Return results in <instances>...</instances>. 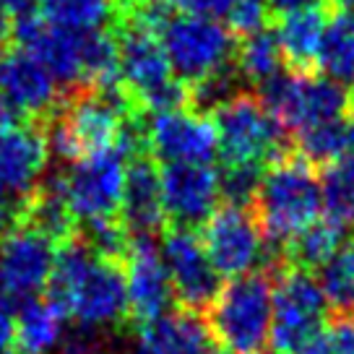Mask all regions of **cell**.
Wrapping results in <instances>:
<instances>
[{"label":"cell","mask_w":354,"mask_h":354,"mask_svg":"<svg viewBox=\"0 0 354 354\" xmlns=\"http://www.w3.org/2000/svg\"><path fill=\"white\" fill-rule=\"evenodd\" d=\"M336 6L342 8V11H349L354 13V0H336Z\"/></svg>","instance_id":"obj_40"},{"label":"cell","mask_w":354,"mask_h":354,"mask_svg":"<svg viewBox=\"0 0 354 354\" xmlns=\"http://www.w3.org/2000/svg\"><path fill=\"white\" fill-rule=\"evenodd\" d=\"M11 224H21L26 230L42 234L50 243H55L57 248L68 243V240L78 237V219L73 216L71 206H68L60 175L53 177L50 183H39L26 198L19 201Z\"/></svg>","instance_id":"obj_20"},{"label":"cell","mask_w":354,"mask_h":354,"mask_svg":"<svg viewBox=\"0 0 354 354\" xmlns=\"http://www.w3.org/2000/svg\"><path fill=\"white\" fill-rule=\"evenodd\" d=\"M156 32L175 76L188 88L234 68V34L214 16L165 11Z\"/></svg>","instance_id":"obj_4"},{"label":"cell","mask_w":354,"mask_h":354,"mask_svg":"<svg viewBox=\"0 0 354 354\" xmlns=\"http://www.w3.org/2000/svg\"><path fill=\"white\" fill-rule=\"evenodd\" d=\"M323 211L342 227L354 224V154L326 167L321 177Z\"/></svg>","instance_id":"obj_28"},{"label":"cell","mask_w":354,"mask_h":354,"mask_svg":"<svg viewBox=\"0 0 354 354\" xmlns=\"http://www.w3.org/2000/svg\"><path fill=\"white\" fill-rule=\"evenodd\" d=\"M34 8H37L34 0H0V11L8 13L13 21L21 19V16H26V13H32Z\"/></svg>","instance_id":"obj_35"},{"label":"cell","mask_w":354,"mask_h":354,"mask_svg":"<svg viewBox=\"0 0 354 354\" xmlns=\"http://www.w3.org/2000/svg\"><path fill=\"white\" fill-rule=\"evenodd\" d=\"M328 323V302L318 279L305 268H281L274 284L271 344L277 354H295Z\"/></svg>","instance_id":"obj_8"},{"label":"cell","mask_w":354,"mask_h":354,"mask_svg":"<svg viewBox=\"0 0 354 354\" xmlns=\"http://www.w3.org/2000/svg\"><path fill=\"white\" fill-rule=\"evenodd\" d=\"M13 125H16V112H13V107L8 102L0 97V136L6 131H11Z\"/></svg>","instance_id":"obj_37"},{"label":"cell","mask_w":354,"mask_h":354,"mask_svg":"<svg viewBox=\"0 0 354 354\" xmlns=\"http://www.w3.org/2000/svg\"><path fill=\"white\" fill-rule=\"evenodd\" d=\"M57 245L42 234L11 224L0 234V292L8 299L37 297L53 277Z\"/></svg>","instance_id":"obj_14"},{"label":"cell","mask_w":354,"mask_h":354,"mask_svg":"<svg viewBox=\"0 0 354 354\" xmlns=\"http://www.w3.org/2000/svg\"><path fill=\"white\" fill-rule=\"evenodd\" d=\"M261 102L277 118L279 125L295 136L318 128L323 122L349 118L352 112V97L346 86L326 76H315L313 71H281L277 78L261 86Z\"/></svg>","instance_id":"obj_6"},{"label":"cell","mask_w":354,"mask_h":354,"mask_svg":"<svg viewBox=\"0 0 354 354\" xmlns=\"http://www.w3.org/2000/svg\"><path fill=\"white\" fill-rule=\"evenodd\" d=\"M37 13L55 29L102 32L115 19V0H37Z\"/></svg>","instance_id":"obj_24"},{"label":"cell","mask_w":354,"mask_h":354,"mask_svg":"<svg viewBox=\"0 0 354 354\" xmlns=\"http://www.w3.org/2000/svg\"><path fill=\"white\" fill-rule=\"evenodd\" d=\"M68 354H94V352L88 349L86 344H73V346L68 349Z\"/></svg>","instance_id":"obj_39"},{"label":"cell","mask_w":354,"mask_h":354,"mask_svg":"<svg viewBox=\"0 0 354 354\" xmlns=\"http://www.w3.org/2000/svg\"><path fill=\"white\" fill-rule=\"evenodd\" d=\"M81 237L94 250V255H100L102 261H112V263H125L133 243V234L128 232V227L122 224L120 216L88 221Z\"/></svg>","instance_id":"obj_29"},{"label":"cell","mask_w":354,"mask_h":354,"mask_svg":"<svg viewBox=\"0 0 354 354\" xmlns=\"http://www.w3.org/2000/svg\"><path fill=\"white\" fill-rule=\"evenodd\" d=\"M13 344V308L11 299L0 292V354L8 352Z\"/></svg>","instance_id":"obj_33"},{"label":"cell","mask_w":354,"mask_h":354,"mask_svg":"<svg viewBox=\"0 0 354 354\" xmlns=\"http://www.w3.org/2000/svg\"><path fill=\"white\" fill-rule=\"evenodd\" d=\"M274 318V284L263 271L230 279L209 305L214 342L227 354H263L271 342Z\"/></svg>","instance_id":"obj_5"},{"label":"cell","mask_w":354,"mask_h":354,"mask_svg":"<svg viewBox=\"0 0 354 354\" xmlns=\"http://www.w3.org/2000/svg\"><path fill=\"white\" fill-rule=\"evenodd\" d=\"M47 297L86 331L128 318V287L122 263L102 261L78 234L57 248Z\"/></svg>","instance_id":"obj_1"},{"label":"cell","mask_w":354,"mask_h":354,"mask_svg":"<svg viewBox=\"0 0 354 354\" xmlns=\"http://www.w3.org/2000/svg\"><path fill=\"white\" fill-rule=\"evenodd\" d=\"M68 313L53 297H29L13 315V342L21 354H50L63 339Z\"/></svg>","instance_id":"obj_21"},{"label":"cell","mask_w":354,"mask_h":354,"mask_svg":"<svg viewBox=\"0 0 354 354\" xmlns=\"http://www.w3.org/2000/svg\"><path fill=\"white\" fill-rule=\"evenodd\" d=\"M146 146L165 165H211L219 154L214 120L193 107L151 115L146 122Z\"/></svg>","instance_id":"obj_12"},{"label":"cell","mask_w":354,"mask_h":354,"mask_svg":"<svg viewBox=\"0 0 354 354\" xmlns=\"http://www.w3.org/2000/svg\"><path fill=\"white\" fill-rule=\"evenodd\" d=\"M201 240L219 277H248L268 261V245L258 230L253 211L243 206L224 203L214 211L203 224Z\"/></svg>","instance_id":"obj_10"},{"label":"cell","mask_w":354,"mask_h":354,"mask_svg":"<svg viewBox=\"0 0 354 354\" xmlns=\"http://www.w3.org/2000/svg\"><path fill=\"white\" fill-rule=\"evenodd\" d=\"M128 162L131 159L115 146L100 154L78 159L66 175H60L68 206L78 221L88 224V221L120 216Z\"/></svg>","instance_id":"obj_9"},{"label":"cell","mask_w":354,"mask_h":354,"mask_svg":"<svg viewBox=\"0 0 354 354\" xmlns=\"http://www.w3.org/2000/svg\"><path fill=\"white\" fill-rule=\"evenodd\" d=\"M274 16L271 11V0H237L232 6V11L227 13L230 29L237 34H253L266 29L268 19Z\"/></svg>","instance_id":"obj_31"},{"label":"cell","mask_w":354,"mask_h":354,"mask_svg":"<svg viewBox=\"0 0 354 354\" xmlns=\"http://www.w3.org/2000/svg\"><path fill=\"white\" fill-rule=\"evenodd\" d=\"M299 156L310 165L328 167L354 154V118L323 122L297 136Z\"/></svg>","instance_id":"obj_26"},{"label":"cell","mask_w":354,"mask_h":354,"mask_svg":"<svg viewBox=\"0 0 354 354\" xmlns=\"http://www.w3.org/2000/svg\"><path fill=\"white\" fill-rule=\"evenodd\" d=\"M250 206L266 245L287 248L302 230L321 219V180L302 156L284 154L266 167Z\"/></svg>","instance_id":"obj_2"},{"label":"cell","mask_w":354,"mask_h":354,"mask_svg":"<svg viewBox=\"0 0 354 354\" xmlns=\"http://www.w3.org/2000/svg\"><path fill=\"white\" fill-rule=\"evenodd\" d=\"M308 8H328V0H271V11L277 16L292 11H308Z\"/></svg>","instance_id":"obj_34"},{"label":"cell","mask_w":354,"mask_h":354,"mask_svg":"<svg viewBox=\"0 0 354 354\" xmlns=\"http://www.w3.org/2000/svg\"><path fill=\"white\" fill-rule=\"evenodd\" d=\"M162 261H165L167 277L172 284L180 308L188 310H209L214 297L219 295V274L211 263L209 253L203 248L201 234L188 227H167L162 234Z\"/></svg>","instance_id":"obj_11"},{"label":"cell","mask_w":354,"mask_h":354,"mask_svg":"<svg viewBox=\"0 0 354 354\" xmlns=\"http://www.w3.org/2000/svg\"><path fill=\"white\" fill-rule=\"evenodd\" d=\"M159 180L165 214L172 227H203L219 209V172L211 165H165Z\"/></svg>","instance_id":"obj_16"},{"label":"cell","mask_w":354,"mask_h":354,"mask_svg":"<svg viewBox=\"0 0 354 354\" xmlns=\"http://www.w3.org/2000/svg\"><path fill=\"white\" fill-rule=\"evenodd\" d=\"M47 156V131L37 122L13 125L11 131L0 136V185L11 198H16V203L39 185Z\"/></svg>","instance_id":"obj_17"},{"label":"cell","mask_w":354,"mask_h":354,"mask_svg":"<svg viewBox=\"0 0 354 354\" xmlns=\"http://www.w3.org/2000/svg\"><path fill=\"white\" fill-rule=\"evenodd\" d=\"M122 268H125V287H128V318L138 328L169 313L175 292L167 277L162 253L149 234H133L131 250Z\"/></svg>","instance_id":"obj_15"},{"label":"cell","mask_w":354,"mask_h":354,"mask_svg":"<svg viewBox=\"0 0 354 354\" xmlns=\"http://www.w3.org/2000/svg\"><path fill=\"white\" fill-rule=\"evenodd\" d=\"M237 0H185V8L188 13H203V16H227L232 11V6Z\"/></svg>","instance_id":"obj_32"},{"label":"cell","mask_w":354,"mask_h":354,"mask_svg":"<svg viewBox=\"0 0 354 354\" xmlns=\"http://www.w3.org/2000/svg\"><path fill=\"white\" fill-rule=\"evenodd\" d=\"M141 115L133 110L120 86L115 88H76L63 97L55 118L44 125L50 149L66 162L115 149L122 128L131 118Z\"/></svg>","instance_id":"obj_3"},{"label":"cell","mask_w":354,"mask_h":354,"mask_svg":"<svg viewBox=\"0 0 354 354\" xmlns=\"http://www.w3.org/2000/svg\"><path fill=\"white\" fill-rule=\"evenodd\" d=\"M266 167L258 165H224L219 172V188L221 198L230 206H243L248 209L255 198V190L261 185Z\"/></svg>","instance_id":"obj_30"},{"label":"cell","mask_w":354,"mask_h":354,"mask_svg":"<svg viewBox=\"0 0 354 354\" xmlns=\"http://www.w3.org/2000/svg\"><path fill=\"white\" fill-rule=\"evenodd\" d=\"M352 118H354V97H352Z\"/></svg>","instance_id":"obj_41"},{"label":"cell","mask_w":354,"mask_h":354,"mask_svg":"<svg viewBox=\"0 0 354 354\" xmlns=\"http://www.w3.org/2000/svg\"><path fill=\"white\" fill-rule=\"evenodd\" d=\"M120 219L131 234H151L165 224V198H162V180L154 159L138 154L128 162L125 188L120 201Z\"/></svg>","instance_id":"obj_19"},{"label":"cell","mask_w":354,"mask_h":354,"mask_svg":"<svg viewBox=\"0 0 354 354\" xmlns=\"http://www.w3.org/2000/svg\"><path fill=\"white\" fill-rule=\"evenodd\" d=\"M13 29H16V21L6 11H0V55L8 50V44L13 39Z\"/></svg>","instance_id":"obj_36"},{"label":"cell","mask_w":354,"mask_h":354,"mask_svg":"<svg viewBox=\"0 0 354 354\" xmlns=\"http://www.w3.org/2000/svg\"><path fill=\"white\" fill-rule=\"evenodd\" d=\"M326 19H328V8H308V11H292L279 16L274 34L281 47L284 63H289L292 71H299V73L313 71L321 50Z\"/></svg>","instance_id":"obj_22"},{"label":"cell","mask_w":354,"mask_h":354,"mask_svg":"<svg viewBox=\"0 0 354 354\" xmlns=\"http://www.w3.org/2000/svg\"><path fill=\"white\" fill-rule=\"evenodd\" d=\"M151 3H159V6H165V8H185V0H151Z\"/></svg>","instance_id":"obj_38"},{"label":"cell","mask_w":354,"mask_h":354,"mask_svg":"<svg viewBox=\"0 0 354 354\" xmlns=\"http://www.w3.org/2000/svg\"><path fill=\"white\" fill-rule=\"evenodd\" d=\"M284 66V55L277 42V34L271 29L245 34L234 50V68L240 78L250 81L255 86H263L271 78H277Z\"/></svg>","instance_id":"obj_25"},{"label":"cell","mask_w":354,"mask_h":354,"mask_svg":"<svg viewBox=\"0 0 354 354\" xmlns=\"http://www.w3.org/2000/svg\"><path fill=\"white\" fill-rule=\"evenodd\" d=\"M214 128L224 165H274L287 154V131L266 110L261 97L237 91L214 110Z\"/></svg>","instance_id":"obj_7"},{"label":"cell","mask_w":354,"mask_h":354,"mask_svg":"<svg viewBox=\"0 0 354 354\" xmlns=\"http://www.w3.org/2000/svg\"><path fill=\"white\" fill-rule=\"evenodd\" d=\"M0 97L26 122L47 125L63 104L60 84L39 57L24 47H13L0 55Z\"/></svg>","instance_id":"obj_13"},{"label":"cell","mask_w":354,"mask_h":354,"mask_svg":"<svg viewBox=\"0 0 354 354\" xmlns=\"http://www.w3.org/2000/svg\"><path fill=\"white\" fill-rule=\"evenodd\" d=\"M133 354H219L211 328L201 313L169 310L154 323L138 328Z\"/></svg>","instance_id":"obj_18"},{"label":"cell","mask_w":354,"mask_h":354,"mask_svg":"<svg viewBox=\"0 0 354 354\" xmlns=\"http://www.w3.org/2000/svg\"><path fill=\"white\" fill-rule=\"evenodd\" d=\"M315 66L326 78L342 86H354V13L339 8L326 19Z\"/></svg>","instance_id":"obj_23"},{"label":"cell","mask_w":354,"mask_h":354,"mask_svg":"<svg viewBox=\"0 0 354 354\" xmlns=\"http://www.w3.org/2000/svg\"><path fill=\"white\" fill-rule=\"evenodd\" d=\"M6 354H21V352H6Z\"/></svg>","instance_id":"obj_42"},{"label":"cell","mask_w":354,"mask_h":354,"mask_svg":"<svg viewBox=\"0 0 354 354\" xmlns=\"http://www.w3.org/2000/svg\"><path fill=\"white\" fill-rule=\"evenodd\" d=\"M342 245H344V227L326 216V219L313 221L308 230H302L284 250H287L289 266H297V268H305V271H315Z\"/></svg>","instance_id":"obj_27"}]
</instances>
